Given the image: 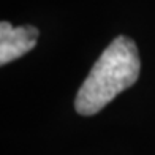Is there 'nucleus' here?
<instances>
[{"label": "nucleus", "mask_w": 155, "mask_h": 155, "mask_svg": "<svg viewBox=\"0 0 155 155\" xmlns=\"http://www.w3.org/2000/svg\"><path fill=\"white\" fill-rule=\"evenodd\" d=\"M141 70L135 41L117 37L101 52L86 81L78 90L74 109L81 116H94L109 101L138 81Z\"/></svg>", "instance_id": "1"}, {"label": "nucleus", "mask_w": 155, "mask_h": 155, "mask_svg": "<svg viewBox=\"0 0 155 155\" xmlns=\"http://www.w3.org/2000/svg\"><path fill=\"white\" fill-rule=\"evenodd\" d=\"M40 32L33 25L13 27L10 22L0 24V63L6 65L30 52L37 45Z\"/></svg>", "instance_id": "2"}]
</instances>
